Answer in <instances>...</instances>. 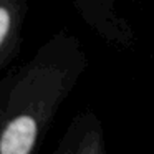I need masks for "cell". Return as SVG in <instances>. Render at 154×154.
Here are the masks:
<instances>
[{
    "label": "cell",
    "instance_id": "6da1fadb",
    "mask_svg": "<svg viewBox=\"0 0 154 154\" xmlns=\"http://www.w3.org/2000/svg\"><path fill=\"white\" fill-rule=\"evenodd\" d=\"M86 70L81 40L60 30L0 81V154H37Z\"/></svg>",
    "mask_w": 154,
    "mask_h": 154
},
{
    "label": "cell",
    "instance_id": "3957f363",
    "mask_svg": "<svg viewBox=\"0 0 154 154\" xmlns=\"http://www.w3.org/2000/svg\"><path fill=\"white\" fill-rule=\"evenodd\" d=\"M27 0H0V70L20 53Z\"/></svg>",
    "mask_w": 154,
    "mask_h": 154
},
{
    "label": "cell",
    "instance_id": "7a4b0ae2",
    "mask_svg": "<svg viewBox=\"0 0 154 154\" xmlns=\"http://www.w3.org/2000/svg\"><path fill=\"white\" fill-rule=\"evenodd\" d=\"M51 154H108L104 129L96 113L91 109L80 111Z\"/></svg>",
    "mask_w": 154,
    "mask_h": 154
}]
</instances>
